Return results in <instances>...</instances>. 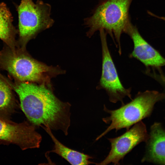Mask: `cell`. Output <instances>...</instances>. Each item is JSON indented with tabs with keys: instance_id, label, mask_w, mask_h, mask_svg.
I'll return each mask as SVG.
<instances>
[{
	"instance_id": "cell-5",
	"label": "cell",
	"mask_w": 165,
	"mask_h": 165,
	"mask_svg": "<svg viewBox=\"0 0 165 165\" xmlns=\"http://www.w3.org/2000/svg\"><path fill=\"white\" fill-rule=\"evenodd\" d=\"M15 6L18 15V47L26 49L31 40L51 27L54 21L50 17L51 7L41 0H21Z\"/></svg>"
},
{
	"instance_id": "cell-15",
	"label": "cell",
	"mask_w": 165,
	"mask_h": 165,
	"mask_svg": "<svg viewBox=\"0 0 165 165\" xmlns=\"http://www.w3.org/2000/svg\"><path fill=\"white\" fill-rule=\"evenodd\" d=\"M161 19L164 20L165 21V17H160Z\"/></svg>"
},
{
	"instance_id": "cell-13",
	"label": "cell",
	"mask_w": 165,
	"mask_h": 165,
	"mask_svg": "<svg viewBox=\"0 0 165 165\" xmlns=\"http://www.w3.org/2000/svg\"><path fill=\"white\" fill-rule=\"evenodd\" d=\"M10 81L0 72V118L10 119L18 107Z\"/></svg>"
},
{
	"instance_id": "cell-1",
	"label": "cell",
	"mask_w": 165,
	"mask_h": 165,
	"mask_svg": "<svg viewBox=\"0 0 165 165\" xmlns=\"http://www.w3.org/2000/svg\"><path fill=\"white\" fill-rule=\"evenodd\" d=\"M10 81L19 98L20 108L29 122L37 127L47 126L68 134L71 123L69 103L58 99L52 87L31 82Z\"/></svg>"
},
{
	"instance_id": "cell-11",
	"label": "cell",
	"mask_w": 165,
	"mask_h": 165,
	"mask_svg": "<svg viewBox=\"0 0 165 165\" xmlns=\"http://www.w3.org/2000/svg\"><path fill=\"white\" fill-rule=\"evenodd\" d=\"M41 127L49 135L54 143L53 149L47 152L45 155L50 152L55 153L72 165L96 164V163L90 160V159L93 158L91 156L71 149L62 144L54 136L49 127L42 126Z\"/></svg>"
},
{
	"instance_id": "cell-3",
	"label": "cell",
	"mask_w": 165,
	"mask_h": 165,
	"mask_svg": "<svg viewBox=\"0 0 165 165\" xmlns=\"http://www.w3.org/2000/svg\"><path fill=\"white\" fill-rule=\"evenodd\" d=\"M133 0H101L94 9L92 15L84 19L89 28L86 35L91 37L97 31L104 30L116 42L121 53L120 38L130 21L129 10Z\"/></svg>"
},
{
	"instance_id": "cell-2",
	"label": "cell",
	"mask_w": 165,
	"mask_h": 165,
	"mask_svg": "<svg viewBox=\"0 0 165 165\" xmlns=\"http://www.w3.org/2000/svg\"><path fill=\"white\" fill-rule=\"evenodd\" d=\"M0 70H5L13 80L51 87V80L65 72L59 67L49 66L35 59L26 49H11L4 44L0 50Z\"/></svg>"
},
{
	"instance_id": "cell-8",
	"label": "cell",
	"mask_w": 165,
	"mask_h": 165,
	"mask_svg": "<svg viewBox=\"0 0 165 165\" xmlns=\"http://www.w3.org/2000/svg\"><path fill=\"white\" fill-rule=\"evenodd\" d=\"M149 137L145 124L141 121L138 122L122 135L108 138L110 150L105 159L96 165L120 164L127 154L140 143L147 141Z\"/></svg>"
},
{
	"instance_id": "cell-6",
	"label": "cell",
	"mask_w": 165,
	"mask_h": 165,
	"mask_svg": "<svg viewBox=\"0 0 165 165\" xmlns=\"http://www.w3.org/2000/svg\"><path fill=\"white\" fill-rule=\"evenodd\" d=\"M102 53V70L101 78L97 87L98 90L106 92L110 102L120 101L124 104L123 99L127 97L132 100L131 88H125L119 78L118 72L108 49L106 33L103 30L99 31Z\"/></svg>"
},
{
	"instance_id": "cell-10",
	"label": "cell",
	"mask_w": 165,
	"mask_h": 165,
	"mask_svg": "<svg viewBox=\"0 0 165 165\" xmlns=\"http://www.w3.org/2000/svg\"><path fill=\"white\" fill-rule=\"evenodd\" d=\"M147 151L142 161H148L165 164V131L158 123L151 128Z\"/></svg>"
},
{
	"instance_id": "cell-7",
	"label": "cell",
	"mask_w": 165,
	"mask_h": 165,
	"mask_svg": "<svg viewBox=\"0 0 165 165\" xmlns=\"http://www.w3.org/2000/svg\"><path fill=\"white\" fill-rule=\"evenodd\" d=\"M37 128L28 121L18 123L0 118V144H15L22 150L38 148L42 137Z\"/></svg>"
},
{
	"instance_id": "cell-4",
	"label": "cell",
	"mask_w": 165,
	"mask_h": 165,
	"mask_svg": "<svg viewBox=\"0 0 165 165\" xmlns=\"http://www.w3.org/2000/svg\"><path fill=\"white\" fill-rule=\"evenodd\" d=\"M165 98V94L155 91L138 92L131 101L122 105L119 108L111 110L105 105L104 110L109 116L102 118L105 123L110 124L106 129L97 136L98 141L112 130L116 132L123 128L128 130L138 122L148 116L155 104Z\"/></svg>"
},
{
	"instance_id": "cell-12",
	"label": "cell",
	"mask_w": 165,
	"mask_h": 165,
	"mask_svg": "<svg viewBox=\"0 0 165 165\" xmlns=\"http://www.w3.org/2000/svg\"><path fill=\"white\" fill-rule=\"evenodd\" d=\"M13 17L9 8L4 2L0 3V39L11 49L18 47L16 36L18 33L13 24Z\"/></svg>"
},
{
	"instance_id": "cell-9",
	"label": "cell",
	"mask_w": 165,
	"mask_h": 165,
	"mask_svg": "<svg viewBox=\"0 0 165 165\" xmlns=\"http://www.w3.org/2000/svg\"><path fill=\"white\" fill-rule=\"evenodd\" d=\"M124 33L129 36L133 42L134 49L130 57L139 60L146 68L165 66V58L142 37L136 27L130 21Z\"/></svg>"
},
{
	"instance_id": "cell-14",
	"label": "cell",
	"mask_w": 165,
	"mask_h": 165,
	"mask_svg": "<svg viewBox=\"0 0 165 165\" xmlns=\"http://www.w3.org/2000/svg\"><path fill=\"white\" fill-rule=\"evenodd\" d=\"M160 79L165 84V76L160 75L159 77Z\"/></svg>"
}]
</instances>
